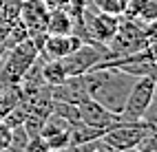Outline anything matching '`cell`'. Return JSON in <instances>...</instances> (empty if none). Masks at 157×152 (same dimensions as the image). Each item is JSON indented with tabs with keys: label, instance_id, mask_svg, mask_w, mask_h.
<instances>
[{
	"label": "cell",
	"instance_id": "cell-1",
	"mask_svg": "<svg viewBox=\"0 0 157 152\" xmlns=\"http://www.w3.org/2000/svg\"><path fill=\"white\" fill-rule=\"evenodd\" d=\"M82 79H84L89 99L98 101L104 108H109L111 113L120 115L124 104H126L128 90L137 77L131 73H124L115 66H95L86 71Z\"/></svg>",
	"mask_w": 157,
	"mask_h": 152
},
{
	"label": "cell",
	"instance_id": "cell-2",
	"mask_svg": "<svg viewBox=\"0 0 157 152\" xmlns=\"http://www.w3.org/2000/svg\"><path fill=\"white\" fill-rule=\"evenodd\" d=\"M148 42L151 40L146 35V22L128 18V16H122L117 31H115V35L111 38V42L106 44L109 51H111L109 60H120V57L135 55V53H140V51H144L148 46Z\"/></svg>",
	"mask_w": 157,
	"mask_h": 152
},
{
	"label": "cell",
	"instance_id": "cell-3",
	"mask_svg": "<svg viewBox=\"0 0 157 152\" xmlns=\"http://www.w3.org/2000/svg\"><path fill=\"white\" fill-rule=\"evenodd\" d=\"M40 55V49L36 46V42L31 38L20 40L18 44H13L11 49H7V53L0 60V66H2V73L7 75V79L13 86L20 84V79L25 77V73L36 64V60Z\"/></svg>",
	"mask_w": 157,
	"mask_h": 152
},
{
	"label": "cell",
	"instance_id": "cell-4",
	"mask_svg": "<svg viewBox=\"0 0 157 152\" xmlns=\"http://www.w3.org/2000/svg\"><path fill=\"white\" fill-rule=\"evenodd\" d=\"M111 57V51L109 46H102V44H80L73 53L64 55V57H58L64 73L69 77L73 75H84L86 71L95 68L98 64L106 62Z\"/></svg>",
	"mask_w": 157,
	"mask_h": 152
},
{
	"label": "cell",
	"instance_id": "cell-5",
	"mask_svg": "<svg viewBox=\"0 0 157 152\" xmlns=\"http://www.w3.org/2000/svg\"><path fill=\"white\" fill-rule=\"evenodd\" d=\"M148 126L144 121H117L115 126H111L106 132L102 135L104 146L113 152H120V150H131V148H137V143L148 135Z\"/></svg>",
	"mask_w": 157,
	"mask_h": 152
},
{
	"label": "cell",
	"instance_id": "cell-6",
	"mask_svg": "<svg viewBox=\"0 0 157 152\" xmlns=\"http://www.w3.org/2000/svg\"><path fill=\"white\" fill-rule=\"evenodd\" d=\"M153 93H155V75H140L128 90V97L120 113V119L122 121H142V115H144L146 106L151 104Z\"/></svg>",
	"mask_w": 157,
	"mask_h": 152
},
{
	"label": "cell",
	"instance_id": "cell-7",
	"mask_svg": "<svg viewBox=\"0 0 157 152\" xmlns=\"http://www.w3.org/2000/svg\"><path fill=\"white\" fill-rule=\"evenodd\" d=\"M20 24L25 27L29 38L47 33V20H49V7L42 0H22L18 13Z\"/></svg>",
	"mask_w": 157,
	"mask_h": 152
},
{
	"label": "cell",
	"instance_id": "cell-8",
	"mask_svg": "<svg viewBox=\"0 0 157 152\" xmlns=\"http://www.w3.org/2000/svg\"><path fill=\"white\" fill-rule=\"evenodd\" d=\"M78 110H80L82 124H86L91 128H98V130H104V132L120 121V115L111 113L109 108H104L102 104H98L93 99H84L82 104H78Z\"/></svg>",
	"mask_w": 157,
	"mask_h": 152
},
{
	"label": "cell",
	"instance_id": "cell-9",
	"mask_svg": "<svg viewBox=\"0 0 157 152\" xmlns=\"http://www.w3.org/2000/svg\"><path fill=\"white\" fill-rule=\"evenodd\" d=\"M49 90H51V99L53 101H67V104H75L78 106L84 99H89V93H86V86H84L82 75L67 77L62 84L49 86Z\"/></svg>",
	"mask_w": 157,
	"mask_h": 152
},
{
	"label": "cell",
	"instance_id": "cell-10",
	"mask_svg": "<svg viewBox=\"0 0 157 152\" xmlns=\"http://www.w3.org/2000/svg\"><path fill=\"white\" fill-rule=\"evenodd\" d=\"M80 44H84L75 33H64V35H44L42 49H40V55L44 57H64L69 53H73Z\"/></svg>",
	"mask_w": 157,
	"mask_h": 152
},
{
	"label": "cell",
	"instance_id": "cell-11",
	"mask_svg": "<svg viewBox=\"0 0 157 152\" xmlns=\"http://www.w3.org/2000/svg\"><path fill=\"white\" fill-rule=\"evenodd\" d=\"M73 31V16L69 9H49L47 20V33L51 35H64Z\"/></svg>",
	"mask_w": 157,
	"mask_h": 152
},
{
	"label": "cell",
	"instance_id": "cell-12",
	"mask_svg": "<svg viewBox=\"0 0 157 152\" xmlns=\"http://www.w3.org/2000/svg\"><path fill=\"white\" fill-rule=\"evenodd\" d=\"M124 16L142 20V22H153L157 20V0H128Z\"/></svg>",
	"mask_w": 157,
	"mask_h": 152
},
{
	"label": "cell",
	"instance_id": "cell-13",
	"mask_svg": "<svg viewBox=\"0 0 157 152\" xmlns=\"http://www.w3.org/2000/svg\"><path fill=\"white\" fill-rule=\"evenodd\" d=\"M20 2L22 0H0V31L2 33H7V29L18 22Z\"/></svg>",
	"mask_w": 157,
	"mask_h": 152
},
{
	"label": "cell",
	"instance_id": "cell-14",
	"mask_svg": "<svg viewBox=\"0 0 157 152\" xmlns=\"http://www.w3.org/2000/svg\"><path fill=\"white\" fill-rule=\"evenodd\" d=\"M89 9L109 16H124L128 7V0H89Z\"/></svg>",
	"mask_w": 157,
	"mask_h": 152
},
{
	"label": "cell",
	"instance_id": "cell-15",
	"mask_svg": "<svg viewBox=\"0 0 157 152\" xmlns=\"http://www.w3.org/2000/svg\"><path fill=\"white\" fill-rule=\"evenodd\" d=\"M51 113H56L58 117H62L69 126L82 124V119H80V110H78L75 104H67V101H53V104H51Z\"/></svg>",
	"mask_w": 157,
	"mask_h": 152
},
{
	"label": "cell",
	"instance_id": "cell-16",
	"mask_svg": "<svg viewBox=\"0 0 157 152\" xmlns=\"http://www.w3.org/2000/svg\"><path fill=\"white\" fill-rule=\"evenodd\" d=\"M142 121H144L151 130H157V77H155V93H153V99H151V104L146 106L144 115H142Z\"/></svg>",
	"mask_w": 157,
	"mask_h": 152
},
{
	"label": "cell",
	"instance_id": "cell-17",
	"mask_svg": "<svg viewBox=\"0 0 157 152\" xmlns=\"http://www.w3.org/2000/svg\"><path fill=\"white\" fill-rule=\"evenodd\" d=\"M47 141V146L51 148V152H62L69 148V130H64V132H53V135H47L42 137Z\"/></svg>",
	"mask_w": 157,
	"mask_h": 152
},
{
	"label": "cell",
	"instance_id": "cell-18",
	"mask_svg": "<svg viewBox=\"0 0 157 152\" xmlns=\"http://www.w3.org/2000/svg\"><path fill=\"white\" fill-rule=\"evenodd\" d=\"M137 150L140 152H157V130H148V135L137 143Z\"/></svg>",
	"mask_w": 157,
	"mask_h": 152
},
{
	"label": "cell",
	"instance_id": "cell-19",
	"mask_svg": "<svg viewBox=\"0 0 157 152\" xmlns=\"http://www.w3.org/2000/svg\"><path fill=\"white\" fill-rule=\"evenodd\" d=\"M25 152H51V148L47 146V141L42 139V135H38V137H31L27 141Z\"/></svg>",
	"mask_w": 157,
	"mask_h": 152
},
{
	"label": "cell",
	"instance_id": "cell-20",
	"mask_svg": "<svg viewBox=\"0 0 157 152\" xmlns=\"http://www.w3.org/2000/svg\"><path fill=\"white\" fill-rule=\"evenodd\" d=\"M9 141H11V126L5 119H0V152H5Z\"/></svg>",
	"mask_w": 157,
	"mask_h": 152
},
{
	"label": "cell",
	"instance_id": "cell-21",
	"mask_svg": "<svg viewBox=\"0 0 157 152\" xmlns=\"http://www.w3.org/2000/svg\"><path fill=\"white\" fill-rule=\"evenodd\" d=\"M86 5H89V0H67V9L71 11V16H73V18L80 16L82 11H84Z\"/></svg>",
	"mask_w": 157,
	"mask_h": 152
},
{
	"label": "cell",
	"instance_id": "cell-22",
	"mask_svg": "<svg viewBox=\"0 0 157 152\" xmlns=\"http://www.w3.org/2000/svg\"><path fill=\"white\" fill-rule=\"evenodd\" d=\"M49 9H67V0H42Z\"/></svg>",
	"mask_w": 157,
	"mask_h": 152
},
{
	"label": "cell",
	"instance_id": "cell-23",
	"mask_svg": "<svg viewBox=\"0 0 157 152\" xmlns=\"http://www.w3.org/2000/svg\"><path fill=\"white\" fill-rule=\"evenodd\" d=\"M151 75L157 77V62H153V66H151Z\"/></svg>",
	"mask_w": 157,
	"mask_h": 152
},
{
	"label": "cell",
	"instance_id": "cell-24",
	"mask_svg": "<svg viewBox=\"0 0 157 152\" xmlns=\"http://www.w3.org/2000/svg\"><path fill=\"white\" fill-rule=\"evenodd\" d=\"M106 152H113V150H106Z\"/></svg>",
	"mask_w": 157,
	"mask_h": 152
}]
</instances>
